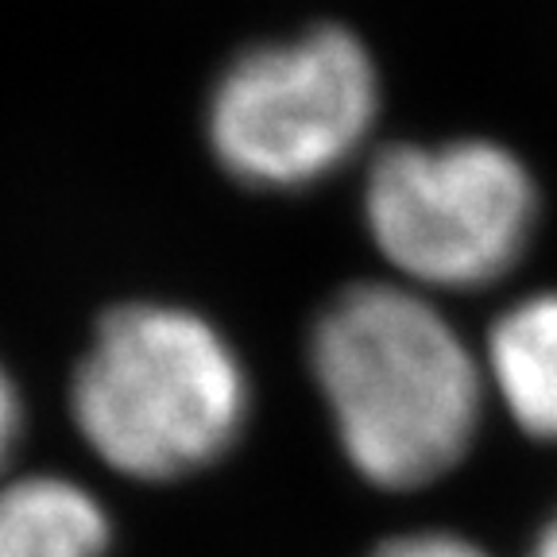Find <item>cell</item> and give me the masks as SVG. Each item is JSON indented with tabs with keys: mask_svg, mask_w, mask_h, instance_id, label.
Segmentation results:
<instances>
[{
	"mask_svg": "<svg viewBox=\"0 0 557 557\" xmlns=\"http://www.w3.org/2000/svg\"><path fill=\"white\" fill-rule=\"evenodd\" d=\"M313 380L352 469L375 487H422L469 453L484 407L480 368L422 295L348 287L313 325Z\"/></svg>",
	"mask_w": 557,
	"mask_h": 557,
	"instance_id": "1",
	"label": "cell"
},
{
	"mask_svg": "<svg viewBox=\"0 0 557 557\" xmlns=\"http://www.w3.org/2000/svg\"><path fill=\"white\" fill-rule=\"evenodd\" d=\"M74 418L109 469L174 480L240 437L248 375L218 325L178 306H124L74 375Z\"/></svg>",
	"mask_w": 557,
	"mask_h": 557,
	"instance_id": "2",
	"label": "cell"
},
{
	"mask_svg": "<svg viewBox=\"0 0 557 557\" xmlns=\"http://www.w3.org/2000/svg\"><path fill=\"white\" fill-rule=\"evenodd\" d=\"M380 86L357 35L313 27L244 51L209 97V144L233 178L298 190L364 144Z\"/></svg>",
	"mask_w": 557,
	"mask_h": 557,
	"instance_id": "3",
	"label": "cell"
},
{
	"mask_svg": "<svg viewBox=\"0 0 557 557\" xmlns=\"http://www.w3.org/2000/svg\"><path fill=\"white\" fill-rule=\"evenodd\" d=\"M534 213L527 166L487 139L387 148L364 186L375 248L399 275L445 290L507 275L527 252Z\"/></svg>",
	"mask_w": 557,
	"mask_h": 557,
	"instance_id": "4",
	"label": "cell"
},
{
	"mask_svg": "<svg viewBox=\"0 0 557 557\" xmlns=\"http://www.w3.org/2000/svg\"><path fill=\"white\" fill-rule=\"evenodd\" d=\"M487 372L527 434L557 442V290L515 302L492 325Z\"/></svg>",
	"mask_w": 557,
	"mask_h": 557,
	"instance_id": "5",
	"label": "cell"
},
{
	"mask_svg": "<svg viewBox=\"0 0 557 557\" xmlns=\"http://www.w3.org/2000/svg\"><path fill=\"white\" fill-rule=\"evenodd\" d=\"M109 515L86 487L27 476L0 487V557H101Z\"/></svg>",
	"mask_w": 557,
	"mask_h": 557,
	"instance_id": "6",
	"label": "cell"
},
{
	"mask_svg": "<svg viewBox=\"0 0 557 557\" xmlns=\"http://www.w3.org/2000/svg\"><path fill=\"white\" fill-rule=\"evenodd\" d=\"M368 557H487L480 546L457 539V534L445 531H418L403 534V539L383 542L380 549H372Z\"/></svg>",
	"mask_w": 557,
	"mask_h": 557,
	"instance_id": "7",
	"label": "cell"
},
{
	"mask_svg": "<svg viewBox=\"0 0 557 557\" xmlns=\"http://www.w3.org/2000/svg\"><path fill=\"white\" fill-rule=\"evenodd\" d=\"M16 430H20V399L12 392L9 375L0 372V461L9 457L12 442H16Z\"/></svg>",
	"mask_w": 557,
	"mask_h": 557,
	"instance_id": "8",
	"label": "cell"
},
{
	"mask_svg": "<svg viewBox=\"0 0 557 557\" xmlns=\"http://www.w3.org/2000/svg\"><path fill=\"white\" fill-rule=\"evenodd\" d=\"M531 557H557V515L542 527V534L534 539Z\"/></svg>",
	"mask_w": 557,
	"mask_h": 557,
	"instance_id": "9",
	"label": "cell"
}]
</instances>
